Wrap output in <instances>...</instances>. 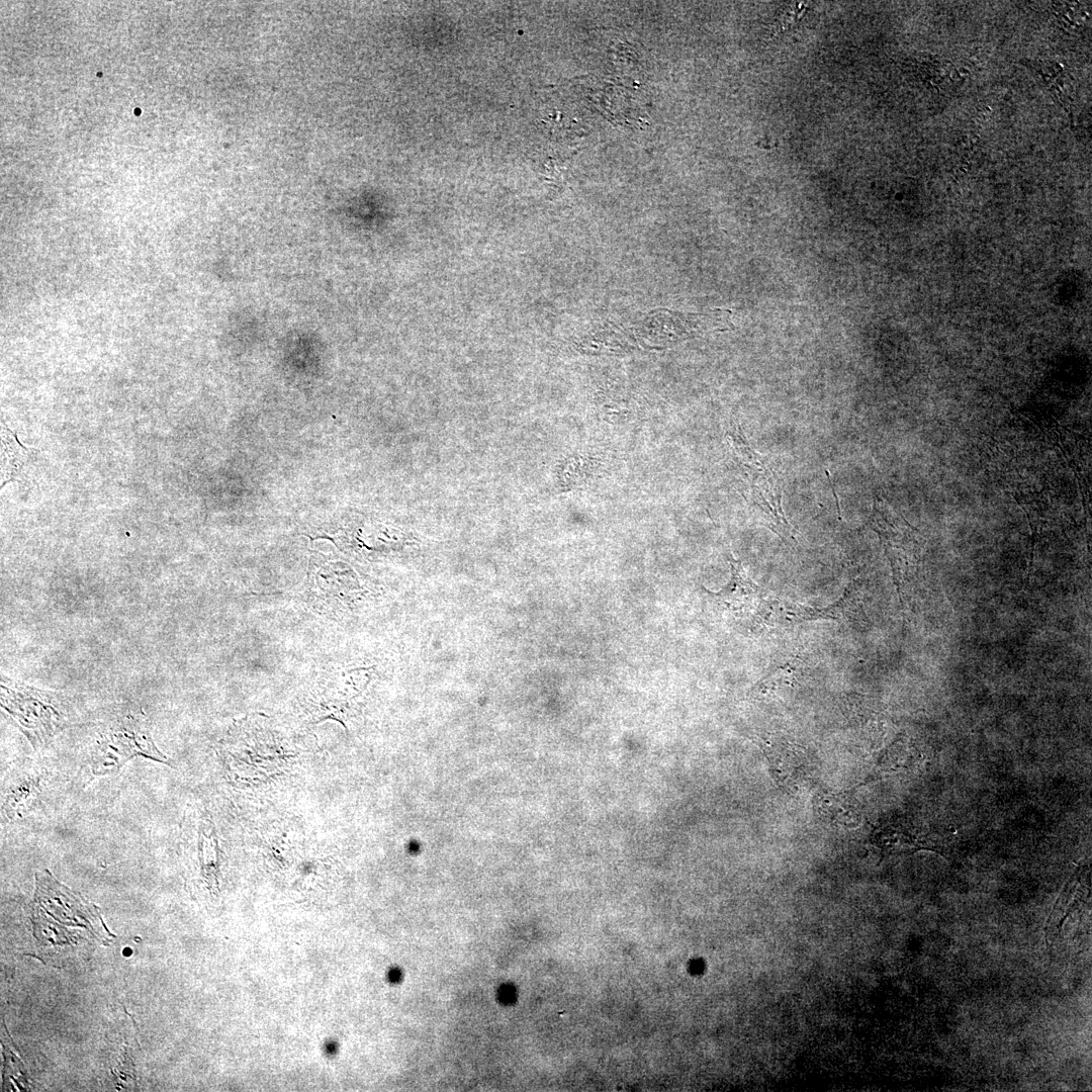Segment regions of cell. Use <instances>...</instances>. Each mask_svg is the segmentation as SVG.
Returning <instances> with one entry per match:
<instances>
[{"label":"cell","instance_id":"cell-1","mask_svg":"<svg viewBox=\"0 0 1092 1092\" xmlns=\"http://www.w3.org/2000/svg\"><path fill=\"white\" fill-rule=\"evenodd\" d=\"M34 935L50 944L75 943L89 933L107 942L111 933L105 927L99 909L59 883L49 871L35 873L31 904Z\"/></svg>","mask_w":1092,"mask_h":1092},{"label":"cell","instance_id":"cell-2","mask_svg":"<svg viewBox=\"0 0 1092 1092\" xmlns=\"http://www.w3.org/2000/svg\"><path fill=\"white\" fill-rule=\"evenodd\" d=\"M144 757L171 766L156 746L141 710L124 708L107 716L88 750L86 766L94 778L116 775L131 759Z\"/></svg>","mask_w":1092,"mask_h":1092},{"label":"cell","instance_id":"cell-3","mask_svg":"<svg viewBox=\"0 0 1092 1092\" xmlns=\"http://www.w3.org/2000/svg\"><path fill=\"white\" fill-rule=\"evenodd\" d=\"M1 708L34 750L46 747L70 723L69 700L1 675Z\"/></svg>","mask_w":1092,"mask_h":1092},{"label":"cell","instance_id":"cell-4","mask_svg":"<svg viewBox=\"0 0 1092 1092\" xmlns=\"http://www.w3.org/2000/svg\"><path fill=\"white\" fill-rule=\"evenodd\" d=\"M730 446L738 474L746 482V498L757 510L762 524L784 541H797V531L782 507V484L763 457L746 441L740 428L729 433Z\"/></svg>","mask_w":1092,"mask_h":1092},{"label":"cell","instance_id":"cell-5","mask_svg":"<svg viewBox=\"0 0 1092 1092\" xmlns=\"http://www.w3.org/2000/svg\"><path fill=\"white\" fill-rule=\"evenodd\" d=\"M46 781L44 771L32 760L18 761L11 766L2 780V816L9 822L26 817L36 807Z\"/></svg>","mask_w":1092,"mask_h":1092},{"label":"cell","instance_id":"cell-6","mask_svg":"<svg viewBox=\"0 0 1092 1092\" xmlns=\"http://www.w3.org/2000/svg\"><path fill=\"white\" fill-rule=\"evenodd\" d=\"M731 577L719 592L713 594L719 604L738 618L753 619L762 613L764 598L761 588L754 583L739 560L729 558Z\"/></svg>","mask_w":1092,"mask_h":1092},{"label":"cell","instance_id":"cell-7","mask_svg":"<svg viewBox=\"0 0 1092 1092\" xmlns=\"http://www.w3.org/2000/svg\"><path fill=\"white\" fill-rule=\"evenodd\" d=\"M765 755L780 786L796 792L807 780V761L794 747L771 744Z\"/></svg>","mask_w":1092,"mask_h":1092},{"label":"cell","instance_id":"cell-8","mask_svg":"<svg viewBox=\"0 0 1092 1092\" xmlns=\"http://www.w3.org/2000/svg\"><path fill=\"white\" fill-rule=\"evenodd\" d=\"M1 487L14 480L27 463L30 453L10 431L1 423Z\"/></svg>","mask_w":1092,"mask_h":1092},{"label":"cell","instance_id":"cell-9","mask_svg":"<svg viewBox=\"0 0 1092 1092\" xmlns=\"http://www.w3.org/2000/svg\"><path fill=\"white\" fill-rule=\"evenodd\" d=\"M816 812L827 822L840 825L852 826L856 820V814L848 805L845 798L835 794H820L814 801Z\"/></svg>","mask_w":1092,"mask_h":1092}]
</instances>
